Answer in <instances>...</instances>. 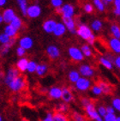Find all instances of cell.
<instances>
[{
  "label": "cell",
  "mask_w": 120,
  "mask_h": 121,
  "mask_svg": "<svg viewBox=\"0 0 120 121\" xmlns=\"http://www.w3.org/2000/svg\"><path fill=\"white\" fill-rule=\"evenodd\" d=\"M92 86V82L90 81L89 78L81 77V78L75 83V88L76 90L81 91V92H85L88 90Z\"/></svg>",
  "instance_id": "obj_7"
},
{
  "label": "cell",
  "mask_w": 120,
  "mask_h": 121,
  "mask_svg": "<svg viewBox=\"0 0 120 121\" xmlns=\"http://www.w3.org/2000/svg\"><path fill=\"white\" fill-rule=\"evenodd\" d=\"M7 4V0H0V7L4 6Z\"/></svg>",
  "instance_id": "obj_49"
},
{
  "label": "cell",
  "mask_w": 120,
  "mask_h": 121,
  "mask_svg": "<svg viewBox=\"0 0 120 121\" xmlns=\"http://www.w3.org/2000/svg\"><path fill=\"white\" fill-rule=\"evenodd\" d=\"M9 24H11V25L13 26L15 28H16V29H17V30H20V29L22 28L23 22H22V20H21L19 16H16V17H15L14 20H13V21H12Z\"/></svg>",
  "instance_id": "obj_31"
},
{
  "label": "cell",
  "mask_w": 120,
  "mask_h": 121,
  "mask_svg": "<svg viewBox=\"0 0 120 121\" xmlns=\"http://www.w3.org/2000/svg\"><path fill=\"white\" fill-rule=\"evenodd\" d=\"M38 65L35 61L34 60H30L29 63H28V69H27V71L28 73H34L36 72V70H37V67H38Z\"/></svg>",
  "instance_id": "obj_34"
},
{
  "label": "cell",
  "mask_w": 120,
  "mask_h": 121,
  "mask_svg": "<svg viewBox=\"0 0 120 121\" xmlns=\"http://www.w3.org/2000/svg\"><path fill=\"white\" fill-rule=\"evenodd\" d=\"M16 38H12L10 41L8 43V44H5V45H2V47H1V50H0V52H1V56L2 57H4L6 56L8 53H9V50L15 44H16Z\"/></svg>",
  "instance_id": "obj_20"
},
{
  "label": "cell",
  "mask_w": 120,
  "mask_h": 121,
  "mask_svg": "<svg viewBox=\"0 0 120 121\" xmlns=\"http://www.w3.org/2000/svg\"><path fill=\"white\" fill-rule=\"evenodd\" d=\"M68 54L69 58L75 62H81L84 59V54L81 52V49L76 47H70L68 49Z\"/></svg>",
  "instance_id": "obj_6"
},
{
  "label": "cell",
  "mask_w": 120,
  "mask_h": 121,
  "mask_svg": "<svg viewBox=\"0 0 120 121\" xmlns=\"http://www.w3.org/2000/svg\"><path fill=\"white\" fill-rule=\"evenodd\" d=\"M108 47L112 52L120 55V39L111 37L108 40Z\"/></svg>",
  "instance_id": "obj_15"
},
{
  "label": "cell",
  "mask_w": 120,
  "mask_h": 121,
  "mask_svg": "<svg viewBox=\"0 0 120 121\" xmlns=\"http://www.w3.org/2000/svg\"><path fill=\"white\" fill-rule=\"evenodd\" d=\"M119 25H120V21H119Z\"/></svg>",
  "instance_id": "obj_55"
},
{
  "label": "cell",
  "mask_w": 120,
  "mask_h": 121,
  "mask_svg": "<svg viewBox=\"0 0 120 121\" xmlns=\"http://www.w3.org/2000/svg\"><path fill=\"white\" fill-rule=\"evenodd\" d=\"M81 52H82V53L84 54V56L86 58H90V57L93 56V50L91 48V46L88 44H85V45H82L81 47Z\"/></svg>",
  "instance_id": "obj_30"
},
{
  "label": "cell",
  "mask_w": 120,
  "mask_h": 121,
  "mask_svg": "<svg viewBox=\"0 0 120 121\" xmlns=\"http://www.w3.org/2000/svg\"><path fill=\"white\" fill-rule=\"evenodd\" d=\"M91 93L95 96H99L103 94V91H102L101 88H100L98 84H94V85H93L92 88H91Z\"/></svg>",
  "instance_id": "obj_35"
},
{
  "label": "cell",
  "mask_w": 120,
  "mask_h": 121,
  "mask_svg": "<svg viewBox=\"0 0 120 121\" xmlns=\"http://www.w3.org/2000/svg\"><path fill=\"white\" fill-rule=\"evenodd\" d=\"M113 14L116 16H120V9H117V8H114L113 9Z\"/></svg>",
  "instance_id": "obj_48"
},
{
  "label": "cell",
  "mask_w": 120,
  "mask_h": 121,
  "mask_svg": "<svg viewBox=\"0 0 120 121\" xmlns=\"http://www.w3.org/2000/svg\"><path fill=\"white\" fill-rule=\"evenodd\" d=\"M116 121H120V116H117V119H116Z\"/></svg>",
  "instance_id": "obj_52"
},
{
  "label": "cell",
  "mask_w": 120,
  "mask_h": 121,
  "mask_svg": "<svg viewBox=\"0 0 120 121\" xmlns=\"http://www.w3.org/2000/svg\"><path fill=\"white\" fill-rule=\"evenodd\" d=\"M56 110L59 112H63V113H64V112H67L69 111V106H68L67 103L65 102H61V103H58L57 107H56Z\"/></svg>",
  "instance_id": "obj_32"
},
{
  "label": "cell",
  "mask_w": 120,
  "mask_h": 121,
  "mask_svg": "<svg viewBox=\"0 0 120 121\" xmlns=\"http://www.w3.org/2000/svg\"><path fill=\"white\" fill-rule=\"evenodd\" d=\"M97 112L100 115L101 117L104 118L106 116V114H107V110H106V107H104V106H99L97 107Z\"/></svg>",
  "instance_id": "obj_41"
},
{
  "label": "cell",
  "mask_w": 120,
  "mask_h": 121,
  "mask_svg": "<svg viewBox=\"0 0 120 121\" xmlns=\"http://www.w3.org/2000/svg\"><path fill=\"white\" fill-rule=\"evenodd\" d=\"M3 22H4V17L2 15H0V23H3Z\"/></svg>",
  "instance_id": "obj_51"
},
{
  "label": "cell",
  "mask_w": 120,
  "mask_h": 121,
  "mask_svg": "<svg viewBox=\"0 0 120 121\" xmlns=\"http://www.w3.org/2000/svg\"><path fill=\"white\" fill-rule=\"evenodd\" d=\"M85 109V112L88 115V117L90 119L94 121H104V118L101 117L98 113L97 112V108L95 107V105L91 101L89 102L87 106L83 107Z\"/></svg>",
  "instance_id": "obj_3"
},
{
  "label": "cell",
  "mask_w": 120,
  "mask_h": 121,
  "mask_svg": "<svg viewBox=\"0 0 120 121\" xmlns=\"http://www.w3.org/2000/svg\"><path fill=\"white\" fill-rule=\"evenodd\" d=\"M63 94H62V100L65 103H70L74 100V95L72 93L70 89L68 87H63Z\"/></svg>",
  "instance_id": "obj_16"
},
{
  "label": "cell",
  "mask_w": 120,
  "mask_h": 121,
  "mask_svg": "<svg viewBox=\"0 0 120 121\" xmlns=\"http://www.w3.org/2000/svg\"><path fill=\"white\" fill-rule=\"evenodd\" d=\"M62 20H63V22L64 23L66 28H67V30L70 34H72V35L76 34L77 27H76V21H75V19L73 17L72 18H62Z\"/></svg>",
  "instance_id": "obj_11"
},
{
  "label": "cell",
  "mask_w": 120,
  "mask_h": 121,
  "mask_svg": "<svg viewBox=\"0 0 120 121\" xmlns=\"http://www.w3.org/2000/svg\"><path fill=\"white\" fill-rule=\"evenodd\" d=\"M53 116H54V114H53L52 112H46L45 118H43V119H41V121H54Z\"/></svg>",
  "instance_id": "obj_44"
},
{
  "label": "cell",
  "mask_w": 120,
  "mask_h": 121,
  "mask_svg": "<svg viewBox=\"0 0 120 121\" xmlns=\"http://www.w3.org/2000/svg\"><path fill=\"white\" fill-rule=\"evenodd\" d=\"M66 31L68 30L67 28H66V27H65L64 23L63 22H58L55 27V29L53 31V35L56 37H61V36L65 35Z\"/></svg>",
  "instance_id": "obj_18"
},
{
  "label": "cell",
  "mask_w": 120,
  "mask_h": 121,
  "mask_svg": "<svg viewBox=\"0 0 120 121\" xmlns=\"http://www.w3.org/2000/svg\"><path fill=\"white\" fill-rule=\"evenodd\" d=\"M26 79L25 77H22V76H19L18 77H16V79L13 80V81L10 82V83L8 85V88H9L12 92H20V91L23 90V89L26 88Z\"/></svg>",
  "instance_id": "obj_2"
},
{
  "label": "cell",
  "mask_w": 120,
  "mask_h": 121,
  "mask_svg": "<svg viewBox=\"0 0 120 121\" xmlns=\"http://www.w3.org/2000/svg\"><path fill=\"white\" fill-rule=\"evenodd\" d=\"M93 4H94V6L96 8V9H97L98 11L99 12L105 11L106 5L103 0H93Z\"/></svg>",
  "instance_id": "obj_29"
},
{
  "label": "cell",
  "mask_w": 120,
  "mask_h": 121,
  "mask_svg": "<svg viewBox=\"0 0 120 121\" xmlns=\"http://www.w3.org/2000/svg\"><path fill=\"white\" fill-rule=\"evenodd\" d=\"M47 71H48V66L46 64H39L35 73L39 77H43L47 73Z\"/></svg>",
  "instance_id": "obj_27"
},
{
  "label": "cell",
  "mask_w": 120,
  "mask_h": 121,
  "mask_svg": "<svg viewBox=\"0 0 120 121\" xmlns=\"http://www.w3.org/2000/svg\"><path fill=\"white\" fill-rule=\"evenodd\" d=\"M90 28L94 32H99L103 28V22L99 19H94L90 24Z\"/></svg>",
  "instance_id": "obj_25"
},
{
  "label": "cell",
  "mask_w": 120,
  "mask_h": 121,
  "mask_svg": "<svg viewBox=\"0 0 120 121\" xmlns=\"http://www.w3.org/2000/svg\"><path fill=\"white\" fill-rule=\"evenodd\" d=\"M106 110H107V113H115L116 110L112 106H108L106 107Z\"/></svg>",
  "instance_id": "obj_46"
},
{
  "label": "cell",
  "mask_w": 120,
  "mask_h": 121,
  "mask_svg": "<svg viewBox=\"0 0 120 121\" xmlns=\"http://www.w3.org/2000/svg\"><path fill=\"white\" fill-rule=\"evenodd\" d=\"M113 5H114V8L120 9V0H114L113 1Z\"/></svg>",
  "instance_id": "obj_47"
},
{
  "label": "cell",
  "mask_w": 120,
  "mask_h": 121,
  "mask_svg": "<svg viewBox=\"0 0 120 121\" xmlns=\"http://www.w3.org/2000/svg\"><path fill=\"white\" fill-rule=\"evenodd\" d=\"M0 121H4V119H3V116H0Z\"/></svg>",
  "instance_id": "obj_53"
},
{
  "label": "cell",
  "mask_w": 120,
  "mask_h": 121,
  "mask_svg": "<svg viewBox=\"0 0 120 121\" xmlns=\"http://www.w3.org/2000/svg\"><path fill=\"white\" fill-rule=\"evenodd\" d=\"M110 32H111L112 37L120 39V25H118L116 23L111 24V28H110Z\"/></svg>",
  "instance_id": "obj_28"
},
{
  "label": "cell",
  "mask_w": 120,
  "mask_h": 121,
  "mask_svg": "<svg viewBox=\"0 0 120 121\" xmlns=\"http://www.w3.org/2000/svg\"><path fill=\"white\" fill-rule=\"evenodd\" d=\"M72 119L73 121H85V119L83 115H81L80 112H74L72 114Z\"/></svg>",
  "instance_id": "obj_40"
},
{
  "label": "cell",
  "mask_w": 120,
  "mask_h": 121,
  "mask_svg": "<svg viewBox=\"0 0 120 121\" xmlns=\"http://www.w3.org/2000/svg\"><path fill=\"white\" fill-rule=\"evenodd\" d=\"M113 64L116 67L120 69V55H118L117 57H115L114 58V61H113Z\"/></svg>",
  "instance_id": "obj_45"
},
{
  "label": "cell",
  "mask_w": 120,
  "mask_h": 121,
  "mask_svg": "<svg viewBox=\"0 0 120 121\" xmlns=\"http://www.w3.org/2000/svg\"><path fill=\"white\" fill-rule=\"evenodd\" d=\"M117 116L115 113H107L104 117V121H116Z\"/></svg>",
  "instance_id": "obj_43"
},
{
  "label": "cell",
  "mask_w": 120,
  "mask_h": 121,
  "mask_svg": "<svg viewBox=\"0 0 120 121\" xmlns=\"http://www.w3.org/2000/svg\"><path fill=\"white\" fill-rule=\"evenodd\" d=\"M78 70L80 74H81V76L83 77L90 78V77L94 76V68L91 65H87V64H83V65H80Z\"/></svg>",
  "instance_id": "obj_9"
},
{
  "label": "cell",
  "mask_w": 120,
  "mask_h": 121,
  "mask_svg": "<svg viewBox=\"0 0 120 121\" xmlns=\"http://www.w3.org/2000/svg\"><path fill=\"white\" fill-rule=\"evenodd\" d=\"M18 31L16 28H15L11 24H6L4 28V33L6 34L10 38H16L18 35Z\"/></svg>",
  "instance_id": "obj_21"
},
{
  "label": "cell",
  "mask_w": 120,
  "mask_h": 121,
  "mask_svg": "<svg viewBox=\"0 0 120 121\" xmlns=\"http://www.w3.org/2000/svg\"><path fill=\"white\" fill-rule=\"evenodd\" d=\"M46 54L49 58H51L52 60L58 59L60 57V49L58 48L56 45H50L46 47Z\"/></svg>",
  "instance_id": "obj_10"
},
{
  "label": "cell",
  "mask_w": 120,
  "mask_h": 121,
  "mask_svg": "<svg viewBox=\"0 0 120 121\" xmlns=\"http://www.w3.org/2000/svg\"><path fill=\"white\" fill-rule=\"evenodd\" d=\"M103 1H104L105 4H106V5L107 6V5H108L109 4H111V3H113V1H114V0H103Z\"/></svg>",
  "instance_id": "obj_50"
},
{
  "label": "cell",
  "mask_w": 120,
  "mask_h": 121,
  "mask_svg": "<svg viewBox=\"0 0 120 121\" xmlns=\"http://www.w3.org/2000/svg\"><path fill=\"white\" fill-rule=\"evenodd\" d=\"M16 4L18 5L19 9L21 10V14L24 16H27V10L29 5L28 4V0H16Z\"/></svg>",
  "instance_id": "obj_23"
},
{
  "label": "cell",
  "mask_w": 120,
  "mask_h": 121,
  "mask_svg": "<svg viewBox=\"0 0 120 121\" xmlns=\"http://www.w3.org/2000/svg\"><path fill=\"white\" fill-rule=\"evenodd\" d=\"M76 35L82 40H87L88 44L90 46L94 45L96 42V36L93 34L92 28L88 27L87 24H79L77 27V30H76Z\"/></svg>",
  "instance_id": "obj_1"
},
{
  "label": "cell",
  "mask_w": 120,
  "mask_h": 121,
  "mask_svg": "<svg viewBox=\"0 0 120 121\" xmlns=\"http://www.w3.org/2000/svg\"><path fill=\"white\" fill-rule=\"evenodd\" d=\"M12 38H10L9 36H8L6 34L4 33H1L0 34V43L1 45H5V44H8L10 40H11Z\"/></svg>",
  "instance_id": "obj_36"
},
{
  "label": "cell",
  "mask_w": 120,
  "mask_h": 121,
  "mask_svg": "<svg viewBox=\"0 0 120 121\" xmlns=\"http://www.w3.org/2000/svg\"><path fill=\"white\" fill-rule=\"evenodd\" d=\"M28 63H29V60L27 58H24V57L20 58L16 62V68L20 70V72H25L28 69Z\"/></svg>",
  "instance_id": "obj_19"
},
{
  "label": "cell",
  "mask_w": 120,
  "mask_h": 121,
  "mask_svg": "<svg viewBox=\"0 0 120 121\" xmlns=\"http://www.w3.org/2000/svg\"><path fill=\"white\" fill-rule=\"evenodd\" d=\"M21 121H28V120H27V119H22V120H21Z\"/></svg>",
  "instance_id": "obj_54"
},
{
  "label": "cell",
  "mask_w": 120,
  "mask_h": 121,
  "mask_svg": "<svg viewBox=\"0 0 120 121\" xmlns=\"http://www.w3.org/2000/svg\"><path fill=\"white\" fill-rule=\"evenodd\" d=\"M51 5L57 10L64 5V2L63 0H51Z\"/></svg>",
  "instance_id": "obj_37"
},
{
  "label": "cell",
  "mask_w": 120,
  "mask_h": 121,
  "mask_svg": "<svg viewBox=\"0 0 120 121\" xmlns=\"http://www.w3.org/2000/svg\"><path fill=\"white\" fill-rule=\"evenodd\" d=\"M2 16L4 17V22L6 24H9L15 19L16 15V11L13 9L7 8V9H5L3 11Z\"/></svg>",
  "instance_id": "obj_13"
},
{
  "label": "cell",
  "mask_w": 120,
  "mask_h": 121,
  "mask_svg": "<svg viewBox=\"0 0 120 121\" xmlns=\"http://www.w3.org/2000/svg\"><path fill=\"white\" fill-rule=\"evenodd\" d=\"M94 9V6L92 4H89V3L85 4L84 6H83V10H84L87 14H91V13H93Z\"/></svg>",
  "instance_id": "obj_38"
},
{
  "label": "cell",
  "mask_w": 120,
  "mask_h": 121,
  "mask_svg": "<svg viewBox=\"0 0 120 121\" xmlns=\"http://www.w3.org/2000/svg\"><path fill=\"white\" fill-rule=\"evenodd\" d=\"M53 119H54V121H69L68 117L64 113L59 112H57L54 113Z\"/></svg>",
  "instance_id": "obj_33"
},
{
  "label": "cell",
  "mask_w": 120,
  "mask_h": 121,
  "mask_svg": "<svg viewBox=\"0 0 120 121\" xmlns=\"http://www.w3.org/2000/svg\"><path fill=\"white\" fill-rule=\"evenodd\" d=\"M57 12L61 15L62 18H72L75 16L76 9L74 6L70 4H65L60 9H57Z\"/></svg>",
  "instance_id": "obj_4"
},
{
  "label": "cell",
  "mask_w": 120,
  "mask_h": 121,
  "mask_svg": "<svg viewBox=\"0 0 120 121\" xmlns=\"http://www.w3.org/2000/svg\"><path fill=\"white\" fill-rule=\"evenodd\" d=\"M111 106H112L114 108H115L116 111L120 112V98L116 97L114 98L111 101Z\"/></svg>",
  "instance_id": "obj_39"
},
{
  "label": "cell",
  "mask_w": 120,
  "mask_h": 121,
  "mask_svg": "<svg viewBox=\"0 0 120 121\" xmlns=\"http://www.w3.org/2000/svg\"><path fill=\"white\" fill-rule=\"evenodd\" d=\"M19 46L26 50H29L34 46V40L29 36H23L19 40Z\"/></svg>",
  "instance_id": "obj_17"
},
{
  "label": "cell",
  "mask_w": 120,
  "mask_h": 121,
  "mask_svg": "<svg viewBox=\"0 0 120 121\" xmlns=\"http://www.w3.org/2000/svg\"><path fill=\"white\" fill-rule=\"evenodd\" d=\"M97 84L100 87V88H101L102 91H103V94H105V95H110V94L112 92V89H111V87L110 86L108 83H106V82L99 81Z\"/></svg>",
  "instance_id": "obj_26"
},
{
  "label": "cell",
  "mask_w": 120,
  "mask_h": 121,
  "mask_svg": "<svg viewBox=\"0 0 120 121\" xmlns=\"http://www.w3.org/2000/svg\"><path fill=\"white\" fill-rule=\"evenodd\" d=\"M42 13L41 7L38 4H34L28 6V10H27V16L28 18L34 19L39 17Z\"/></svg>",
  "instance_id": "obj_8"
},
{
  "label": "cell",
  "mask_w": 120,
  "mask_h": 121,
  "mask_svg": "<svg viewBox=\"0 0 120 121\" xmlns=\"http://www.w3.org/2000/svg\"><path fill=\"white\" fill-rule=\"evenodd\" d=\"M26 51H27L26 49H24L23 47L19 46L16 50V55H17L18 57H20V58H22V57H24V55L26 54Z\"/></svg>",
  "instance_id": "obj_42"
},
{
  "label": "cell",
  "mask_w": 120,
  "mask_h": 121,
  "mask_svg": "<svg viewBox=\"0 0 120 121\" xmlns=\"http://www.w3.org/2000/svg\"><path fill=\"white\" fill-rule=\"evenodd\" d=\"M81 76L80 74V72H79V70H71L69 72V74H68L69 81L71 83H74V84L81 78Z\"/></svg>",
  "instance_id": "obj_22"
},
{
  "label": "cell",
  "mask_w": 120,
  "mask_h": 121,
  "mask_svg": "<svg viewBox=\"0 0 120 121\" xmlns=\"http://www.w3.org/2000/svg\"><path fill=\"white\" fill-rule=\"evenodd\" d=\"M63 89L58 86L50 88L48 90V96L52 100H60L62 99Z\"/></svg>",
  "instance_id": "obj_14"
},
{
  "label": "cell",
  "mask_w": 120,
  "mask_h": 121,
  "mask_svg": "<svg viewBox=\"0 0 120 121\" xmlns=\"http://www.w3.org/2000/svg\"><path fill=\"white\" fill-rule=\"evenodd\" d=\"M20 76V70L16 67H9L7 70L6 73L4 77V82L5 85H9L13 80H15L16 77Z\"/></svg>",
  "instance_id": "obj_5"
},
{
  "label": "cell",
  "mask_w": 120,
  "mask_h": 121,
  "mask_svg": "<svg viewBox=\"0 0 120 121\" xmlns=\"http://www.w3.org/2000/svg\"><path fill=\"white\" fill-rule=\"evenodd\" d=\"M57 23L58 22L54 19H47L42 24V28H43L44 32H46V34H53V31L55 29Z\"/></svg>",
  "instance_id": "obj_12"
},
{
  "label": "cell",
  "mask_w": 120,
  "mask_h": 121,
  "mask_svg": "<svg viewBox=\"0 0 120 121\" xmlns=\"http://www.w3.org/2000/svg\"><path fill=\"white\" fill-rule=\"evenodd\" d=\"M99 62L103 67H105L107 70H112L113 69V65L114 64L106 57H100L99 59Z\"/></svg>",
  "instance_id": "obj_24"
}]
</instances>
